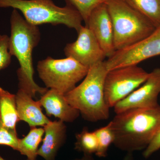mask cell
Returning a JSON list of instances; mask_svg holds the SVG:
<instances>
[{
	"label": "cell",
	"instance_id": "cell-4",
	"mask_svg": "<svg viewBox=\"0 0 160 160\" xmlns=\"http://www.w3.org/2000/svg\"><path fill=\"white\" fill-rule=\"evenodd\" d=\"M106 4L112 22L116 51L138 42L156 29L149 18L123 0H107Z\"/></svg>",
	"mask_w": 160,
	"mask_h": 160
},
{
	"label": "cell",
	"instance_id": "cell-9",
	"mask_svg": "<svg viewBox=\"0 0 160 160\" xmlns=\"http://www.w3.org/2000/svg\"><path fill=\"white\" fill-rule=\"evenodd\" d=\"M78 33L76 40L68 43L64 48L66 57L73 59L89 69L104 62L106 54L90 29L82 26Z\"/></svg>",
	"mask_w": 160,
	"mask_h": 160
},
{
	"label": "cell",
	"instance_id": "cell-25",
	"mask_svg": "<svg viewBox=\"0 0 160 160\" xmlns=\"http://www.w3.org/2000/svg\"><path fill=\"white\" fill-rule=\"evenodd\" d=\"M123 160H134L132 153L128 152L127 154L125 156Z\"/></svg>",
	"mask_w": 160,
	"mask_h": 160
},
{
	"label": "cell",
	"instance_id": "cell-12",
	"mask_svg": "<svg viewBox=\"0 0 160 160\" xmlns=\"http://www.w3.org/2000/svg\"><path fill=\"white\" fill-rule=\"evenodd\" d=\"M39 101L47 116H53L64 122H72L79 116L80 112L69 104L64 94L54 89H48Z\"/></svg>",
	"mask_w": 160,
	"mask_h": 160
},
{
	"label": "cell",
	"instance_id": "cell-3",
	"mask_svg": "<svg viewBox=\"0 0 160 160\" xmlns=\"http://www.w3.org/2000/svg\"><path fill=\"white\" fill-rule=\"evenodd\" d=\"M108 71L105 61L92 66L81 84L65 98L86 121L97 122L108 119L109 107L104 94V82Z\"/></svg>",
	"mask_w": 160,
	"mask_h": 160
},
{
	"label": "cell",
	"instance_id": "cell-17",
	"mask_svg": "<svg viewBox=\"0 0 160 160\" xmlns=\"http://www.w3.org/2000/svg\"><path fill=\"white\" fill-rule=\"evenodd\" d=\"M145 15L157 28L160 26V0H123Z\"/></svg>",
	"mask_w": 160,
	"mask_h": 160
},
{
	"label": "cell",
	"instance_id": "cell-21",
	"mask_svg": "<svg viewBox=\"0 0 160 160\" xmlns=\"http://www.w3.org/2000/svg\"><path fill=\"white\" fill-rule=\"evenodd\" d=\"M19 140L16 130L7 128L0 121V145L9 146L18 151Z\"/></svg>",
	"mask_w": 160,
	"mask_h": 160
},
{
	"label": "cell",
	"instance_id": "cell-24",
	"mask_svg": "<svg viewBox=\"0 0 160 160\" xmlns=\"http://www.w3.org/2000/svg\"><path fill=\"white\" fill-rule=\"evenodd\" d=\"M72 160H95L92 155L84 154L82 157Z\"/></svg>",
	"mask_w": 160,
	"mask_h": 160
},
{
	"label": "cell",
	"instance_id": "cell-14",
	"mask_svg": "<svg viewBox=\"0 0 160 160\" xmlns=\"http://www.w3.org/2000/svg\"><path fill=\"white\" fill-rule=\"evenodd\" d=\"M45 136L38 155L45 160H55L58 151L65 142L66 126L61 120L51 121L44 127Z\"/></svg>",
	"mask_w": 160,
	"mask_h": 160
},
{
	"label": "cell",
	"instance_id": "cell-1",
	"mask_svg": "<svg viewBox=\"0 0 160 160\" xmlns=\"http://www.w3.org/2000/svg\"><path fill=\"white\" fill-rule=\"evenodd\" d=\"M117 148L133 153L144 150L160 130V105L117 113L110 122Z\"/></svg>",
	"mask_w": 160,
	"mask_h": 160
},
{
	"label": "cell",
	"instance_id": "cell-16",
	"mask_svg": "<svg viewBox=\"0 0 160 160\" xmlns=\"http://www.w3.org/2000/svg\"><path fill=\"white\" fill-rule=\"evenodd\" d=\"M45 130L43 128L31 127L29 133L19 140L18 151L21 154L26 156L27 159L37 160L39 146L42 142Z\"/></svg>",
	"mask_w": 160,
	"mask_h": 160
},
{
	"label": "cell",
	"instance_id": "cell-11",
	"mask_svg": "<svg viewBox=\"0 0 160 160\" xmlns=\"http://www.w3.org/2000/svg\"><path fill=\"white\" fill-rule=\"evenodd\" d=\"M97 40L106 57L109 58L115 52L113 26L106 3L95 8L86 24Z\"/></svg>",
	"mask_w": 160,
	"mask_h": 160
},
{
	"label": "cell",
	"instance_id": "cell-8",
	"mask_svg": "<svg viewBox=\"0 0 160 160\" xmlns=\"http://www.w3.org/2000/svg\"><path fill=\"white\" fill-rule=\"evenodd\" d=\"M158 55H160V26L138 42L117 50L105 62L109 71L124 66L138 65L145 60Z\"/></svg>",
	"mask_w": 160,
	"mask_h": 160
},
{
	"label": "cell",
	"instance_id": "cell-2",
	"mask_svg": "<svg viewBox=\"0 0 160 160\" xmlns=\"http://www.w3.org/2000/svg\"><path fill=\"white\" fill-rule=\"evenodd\" d=\"M11 33L9 37V51L19 63L17 70L19 89H23L32 98L37 93L42 95L48 88L39 86L33 79L34 69L32 51L41 39V32L38 26L28 22L13 9L10 18Z\"/></svg>",
	"mask_w": 160,
	"mask_h": 160
},
{
	"label": "cell",
	"instance_id": "cell-26",
	"mask_svg": "<svg viewBox=\"0 0 160 160\" xmlns=\"http://www.w3.org/2000/svg\"><path fill=\"white\" fill-rule=\"evenodd\" d=\"M0 160H5V159H4V158H3L2 157V156H1V155H0ZM27 160H30V159H27Z\"/></svg>",
	"mask_w": 160,
	"mask_h": 160
},
{
	"label": "cell",
	"instance_id": "cell-13",
	"mask_svg": "<svg viewBox=\"0 0 160 160\" xmlns=\"http://www.w3.org/2000/svg\"><path fill=\"white\" fill-rule=\"evenodd\" d=\"M16 97L20 121L28 123L30 128L44 127L51 122L43 113L39 101H34L30 95L20 89L18 90Z\"/></svg>",
	"mask_w": 160,
	"mask_h": 160
},
{
	"label": "cell",
	"instance_id": "cell-23",
	"mask_svg": "<svg viewBox=\"0 0 160 160\" xmlns=\"http://www.w3.org/2000/svg\"><path fill=\"white\" fill-rule=\"evenodd\" d=\"M160 149V130L148 147L143 151V157L148 158Z\"/></svg>",
	"mask_w": 160,
	"mask_h": 160
},
{
	"label": "cell",
	"instance_id": "cell-15",
	"mask_svg": "<svg viewBox=\"0 0 160 160\" xmlns=\"http://www.w3.org/2000/svg\"><path fill=\"white\" fill-rule=\"evenodd\" d=\"M0 121L9 129H16L19 121L16 95L0 87Z\"/></svg>",
	"mask_w": 160,
	"mask_h": 160
},
{
	"label": "cell",
	"instance_id": "cell-7",
	"mask_svg": "<svg viewBox=\"0 0 160 160\" xmlns=\"http://www.w3.org/2000/svg\"><path fill=\"white\" fill-rule=\"evenodd\" d=\"M149 72L138 65L109 70L104 82L105 100L109 108L128 96L146 82Z\"/></svg>",
	"mask_w": 160,
	"mask_h": 160
},
{
	"label": "cell",
	"instance_id": "cell-5",
	"mask_svg": "<svg viewBox=\"0 0 160 160\" xmlns=\"http://www.w3.org/2000/svg\"><path fill=\"white\" fill-rule=\"evenodd\" d=\"M12 8L21 12L29 23L38 26L44 24L65 25L78 32L82 18L72 6L56 5L52 0H0V8Z\"/></svg>",
	"mask_w": 160,
	"mask_h": 160
},
{
	"label": "cell",
	"instance_id": "cell-10",
	"mask_svg": "<svg viewBox=\"0 0 160 160\" xmlns=\"http://www.w3.org/2000/svg\"><path fill=\"white\" fill-rule=\"evenodd\" d=\"M160 94V68H157L149 72L142 85L114 106L115 112L117 114L130 109L156 107L159 105Z\"/></svg>",
	"mask_w": 160,
	"mask_h": 160
},
{
	"label": "cell",
	"instance_id": "cell-6",
	"mask_svg": "<svg viewBox=\"0 0 160 160\" xmlns=\"http://www.w3.org/2000/svg\"><path fill=\"white\" fill-rule=\"evenodd\" d=\"M89 68L73 59H54L48 57L38 63L39 77L48 89L66 94L86 76Z\"/></svg>",
	"mask_w": 160,
	"mask_h": 160
},
{
	"label": "cell",
	"instance_id": "cell-20",
	"mask_svg": "<svg viewBox=\"0 0 160 160\" xmlns=\"http://www.w3.org/2000/svg\"><path fill=\"white\" fill-rule=\"evenodd\" d=\"M67 5L72 6L81 15L86 24L91 12L98 6L107 0H65Z\"/></svg>",
	"mask_w": 160,
	"mask_h": 160
},
{
	"label": "cell",
	"instance_id": "cell-19",
	"mask_svg": "<svg viewBox=\"0 0 160 160\" xmlns=\"http://www.w3.org/2000/svg\"><path fill=\"white\" fill-rule=\"evenodd\" d=\"M97 138L98 149L95 155L100 158H105L107 156L109 146L113 144L115 135L109 122L106 126L96 129L94 131Z\"/></svg>",
	"mask_w": 160,
	"mask_h": 160
},
{
	"label": "cell",
	"instance_id": "cell-18",
	"mask_svg": "<svg viewBox=\"0 0 160 160\" xmlns=\"http://www.w3.org/2000/svg\"><path fill=\"white\" fill-rule=\"evenodd\" d=\"M76 142L74 149L82 152L84 154H95L98 149L97 138L94 131L90 132L87 128H84L80 133L76 135Z\"/></svg>",
	"mask_w": 160,
	"mask_h": 160
},
{
	"label": "cell",
	"instance_id": "cell-22",
	"mask_svg": "<svg viewBox=\"0 0 160 160\" xmlns=\"http://www.w3.org/2000/svg\"><path fill=\"white\" fill-rule=\"evenodd\" d=\"M12 57L9 51V37L0 34V71L10 65Z\"/></svg>",
	"mask_w": 160,
	"mask_h": 160
}]
</instances>
